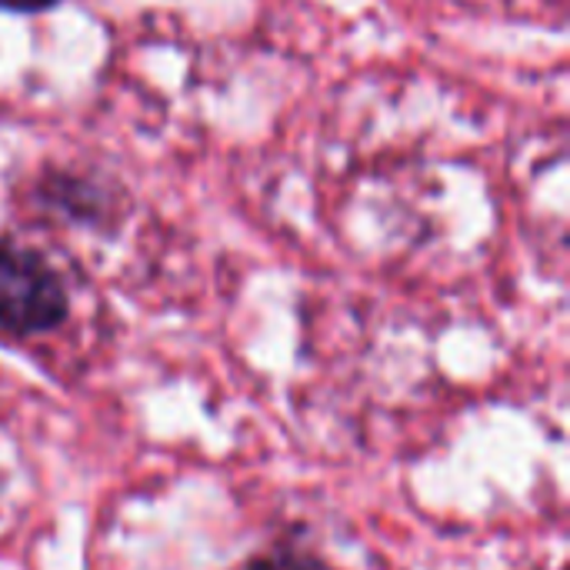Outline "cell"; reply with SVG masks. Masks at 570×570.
I'll return each instance as SVG.
<instances>
[{
	"instance_id": "cell-1",
	"label": "cell",
	"mask_w": 570,
	"mask_h": 570,
	"mask_svg": "<svg viewBox=\"0 0 570 570\" xmlns=\"http://www.w3.org/2000/svg\"><path fill=\"white\" fill-rule=\"evenodd\" d=\"M67 317V291L57 271L27 247L0 244V331L17 337L53 331Z\"/></svg>"
},
{
	"instance_id": "cell-2",
	"label": "cell",
	"mask_w": 570,
	"mask_h": 570,
	"mask_svg": "<svg viewBox=\"0 0 570 570\" xmlns=\"http://www.w3.org/2000/svg\"><path fill=\"white\" fill-rule=\"evenodd\" d=\"M247 570H327L317 558L297 554V551H274L267 558H257Z\"/></svg>"
},
{
	"instance_id": "cell-3",
	"label": "cell",
	"mask_w": 570,
	"mask_h": 570,
	"mask_svg": "<svg viewBox=\"0 0 570 570\" xmlns=\"http://www.w3.org/2000/svg\"><path fill=\"white\" fill-rule=\"evenodd\" d=\"M60 0H0L3 10H13V13H37V10H50L57 7Z\"/></svg>"
}]
</instances>
